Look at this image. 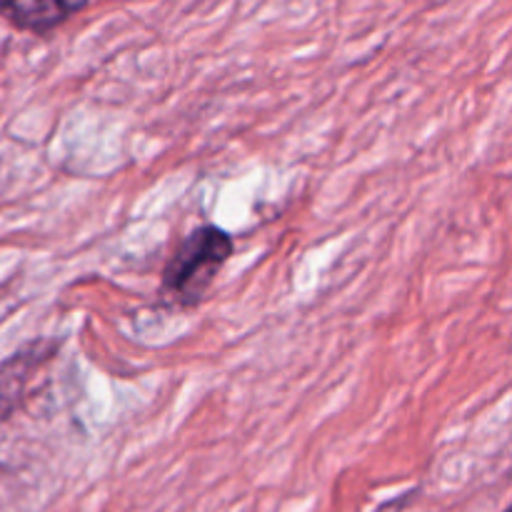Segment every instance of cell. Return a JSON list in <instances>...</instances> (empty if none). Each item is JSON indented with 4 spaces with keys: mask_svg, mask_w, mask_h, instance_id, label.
Returning <instances> with one entry per match:
<instances>
[{
    "mask_svg": "<svg viewBox=\"0 0 512 512\" xmlns=\"http://www.w3.org/2000/svg\"><path fill=\"white\" fill-rule=\"evenodd\" d=\"M233 253V240L215 225H200L175 248L163 273V285L178 303H195Z\"/></svg>",
    "mask_w": 512,
    "mask_h": 512,
    "instance_id": "6da1fadb",
    "label": "cell"
},
{
    "mask_svg": "<svg viewBox=\"0 0 512 512\" xmlns=\"http://www.w3.org/2000/svg\"><path fill=\"white\" fill-rule=\"evenodd\" d=\"M28 365H33L30 358H13L10 363L0 365V418L15 408V403L23 395L25 375H28Z\"/></svg>",
    "mask_w": 512,
    "mask_h": 512,
    "instance_id": "3957f363",
    "label": "cell"
},
{
    "mask_svg": "<svg viewBox=\"0 0 512 512\" xmlns=\"http://www.w3.org/2000/svg\"><path fill=\"white\" fill-rule=\"evenodd\" d=\"M505 512H512V505H510V508H508V510H505Z\"/></svg>",
    "mask_w": 512,
    "mask_h": 512,
    "instance_id": "277c9868",
    "label": "cell"
},
{
    "mask_svg": "<svg viewBox=\"0 0 512 512\" xmlns=\"http://www.w3.org/2000/svg\"><path fill=\"white\" fill-rule=\"evenodd\" d=\"M88 0H0V15L18 28L48 30L78 13Z\"/></svg>",
    "mask_w": 512,
    "mask_h": 512,
    "instance_id": "7a4b0ae2",
    "label": "cell"
}]
</instances>
